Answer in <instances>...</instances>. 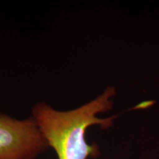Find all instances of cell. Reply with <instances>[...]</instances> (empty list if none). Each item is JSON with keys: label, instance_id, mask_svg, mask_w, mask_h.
I'll return each instance as SVG.
<instances>
[{"label": "cell", "instance_id": "cell-1", "mask_svg": "<svg viewBox=\"0 0 159 159\" xmlns=\"http://www.w3.org/2000/svg\"><path fill=\"white\" fill-rule=\"evenodd\" d=\"M116 94L114 87L108 86L102 94L76 109L59 111L47 103H38L33 108V116L48 146L56 152L58 159H88L99 156V147L89 144L85 134L91 126L110 128L116 116L99 118L113 106Z\"/></svg>", "mask_w": 159, "mask_h": 159}, {"label": "cell", "instance_id": "cell-2", "mask_svg": "<svg viewBox=\"0 0 159 159\" xmlns=\"http://www.w3.org/2000/svg\"><path fill=\"white\" fill-rule=\"evenodd\" d=\"M48 147L34 119L0 114V159H34Z\"/></svg>", "mask_w": 159, "mask_h": 159}]
</instances>
